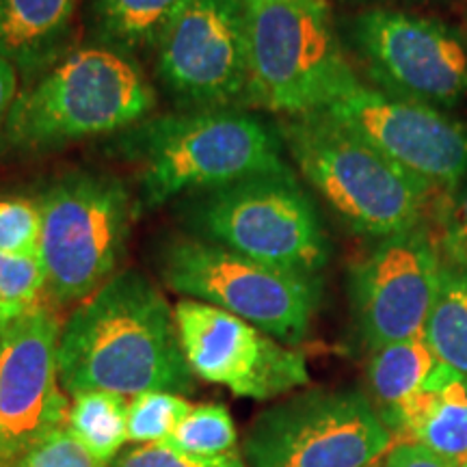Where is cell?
Segmentation results:
<instances>
[{
	"label": "cell",
	"mask_w": 467,
	"mask_h": 467,
	"mask_svg": "<svg viewBox=\"0 0 467 467\" xmlns=\"http://www.w3.org/2000/svg\"><path fill=\"white\" fill-rule=\"evenodd\" d=\"M57 364L69 396L110 392L134 399L195 389L173 307L139 271L117 273L78 303L61 325Z\"/></svg>",
	"instance_id": "obj_1"
},
{
	"label": "cell",
	"mask_w": 467,
	"mask_h": 467,
	"mask_svg": "<svg viewBox=\"0 0 467 467\" xmlns=\"http://www.w3.org/2000/svg\"><path fill=\"white\" fill-rule=\"evenodd\" d=\"M110 150L137 171L143 210L251 175L290 171L277 128L243 109L151 115L117 134Z\"/></svg>",
	"instance_id": "obj_2"
},
{
	"label": "cell",
	"mask_w": 467,
	"mask_h": 467,
	"mask_svg": "<svg viewBox=\"0 0 467 467\" xmlns=\"http://www.w3.org/2000/svg\"><path fill=\"white\" fill-rule=\"evenodd\" d=\"M277 130L307 184L350 232L383 241L424 225L437 192L327 110L285 117Z\"/></svg>",
	"instance_id": "obj_3"
},
{
	"label": "cell",
	"mask_w": 467,
	"mask_h": 467,
	"mask_svg": "<svg viewBox=\"0 0 467 467\" xmlns=\"http://www.w3.org/2000/svg\"><path fill=\"white\" fill-rule=\"evenodd\" d=\"M156 91L132 57L89 46L67 52L33 80L5 121V139L25 151H50L148 119Z\"/></svg>",
	"instance_id": "obj_4"
},
{
	"label": "cell",
	"mask_w": 467,
	"mask_h": 467,
	"mask_svg": "<svg viewBox=\"0 0 467 467\" xmlns=\"http://www.w3.org/2000/svg\"><path fill=\"white\" fill-rule=\"evenodd\" d=\"M243 7L247 107L301 117L327 110L359 85L325 0H255Z\"/></svg>",
	"instance_id": "obj_5"
},
{
	"label": "cell",
	"mask_w": 467,
	"mask_h": 467,
	"mask_svg": "<svg viewBox=\"0 0 467 467\" xmlns=\"http://www.w3.org/2000/svg\"><path fill=\"white\" fill-rule=\"evenodd\" d=\"M180 217L202 241L299 275L320 277L331 255L318 210L292 169L186 195Z\"/></svg>",
	"instance_id": "obj_6"
},
{
	"label": "cell",
	"mask_w": 467,
	"mask_h": 467,
	"mask_svg": "<svg viewBox=\"0 0 467 467\" xmlns=\"http://www.w3.org/2000/svg\"><path fill=\"white\" fill-rule=\"evenodd\" d=\"M46 296L52 306L85 301L124 258L132 202L115 175L69 171L39 197Z\"/></svg>",
	"instance_id": "obj_7"
},
{
	"label": "cell",
	"mask_w": 467,
	"mask_h": 467,
	"mask_svg": "<svg viewBox=\"0 0 467 467\" xmlns=\"http://www.w3.org/2000/svg\"><path fill=\"white\" fill-rule=\"evenodd\" d=\"M161 275L184 299L202 301L296 347L317 317L323 282L260 265L202 238H173L161 251Z\"/></svg>",
	"instance_id": "obj_8"
},
{
	"label": "cell",
	"mask_w": 467,
	"mask_h": 467,
	"mask_svg": "<svg viewBox=\"0 0 467 467\" xmlns=\"http://www.w3.org/2000/svg\"><path fill=\"white\" fill-rule=\"evenodd\" d=\"M392 446L368 394L318 388L262 411L244 437V459L249 467H370Z\"/></svg>",
	"instance_id": "obj_9"
},
{
	"label": "cell",
	"mask_w": 467,
	"mask_h": 467,
	"mask_svg": "<svg viewBox=\"0 0 467 467\" xmlns=\"http://www.w3.org/2000/svg\"><path fill=\"white\" fill-rule=\"evenodd\" d=\"M348 37L377 89L441 110L467 96V46L435 17L368 9L348 22Z\"/></svg>",
	"instance_id": "obj_10"
},
{
	"label": "cell",
	"mask_w": 467,
	"mask_h": 467,
	"mask_svg": "<svg viewBox=\"0 0 467 467\" xmlns=\"http://www.w3.org/2000/svg\"><path fill=\"white\" fill-rule=\"evenodd\" d=\"M154 55L156 76L180 110L247 107L249 52L241 0H191Z\"/></svg>",
	"instance_id": "obj_11"
},
{
	"label": "cell",
	"mask_w": 467,
	"mask_h": 467,
	"mask_svg": "<svg viewBox=\"0 0 467 467\" xmlns=\"http://www.w3.org/2000/svg\"><path fill=\"white\" fill-rule=\"evenodd\" d=\"M180 344L192 375L251 400H271L306 388L307 359L255 325L208 303L173 306Z\"/></svg>",
	"instance_id": "obj_12"
},
{
	"label": "cell",
	"mask_w": 467,
	"mask_h": 467,
	"mask_svg": "<svg viewBox=\"0 0 467 467\" xmlns=\"http://www.w3.org/2000/svg\"><path fill=\"white\" fill-rule=\"evenodd\" d=\"M327 113L437 195L467 175V121L441 109L359 83Z\"/></svg>",
	"instance_id": "obj_13"
},
{
	"label": "cell",
	"mask_w": 467,
	"mask_h": 467,
	"mask_svg": "<svg viewBox=\"0 0 467 467\" xmlns=\"http://www.w3.org/2000/svg\"><path fill=\"white\" fill-rule=\"evenodd\" d=\"M443 260L426 225L377 241L350 268L355 327L370 350L424 334Z\"/></svg>",
	"instance_id": "obj_14"
},
{
	"label": "cell",
	"mask_w": 467,
	"mask_h": 467,
	"mask_svg": "<svg viewBox=\"0 0 467 467\" xmlns=\"http://www.w3.org/2000/svg\"><path fill=\"white\" fill-rule=\"evenodd\" d=\"M61 323L44 303L0 334V467H9L66 429L67 399L58 379Z\"/></svg>",
	"instance_id": "obj_15"
},
{
	"label": "cell",
	"mask_w": 467,
	"mask_h": 467,
	"mask_svg": "<svg viewBox=\"0 0 467 467\" xmlns=\"http://www.w3.org/2000/svg\"><path fill=\"white\" fill-rule=\"evenodd\" d=\"M399 441H413L459 467L467 461V375L440 364L388 422Z\"/></svg>",
	"instance_id": "obj_16"
},
{
	"label": "cell",
	"mask_w": 467,
	"mask_h": 467,
	"mask_svg": "<svg viewBox=\"0 0 467 467\" xmlns=\"http://www.w3.org/2000/svg\"><path fill=\"white\" fill-rule=\"evenodd\" d=\"M76 7L78 0H0V57L37 80L67 55Z\"/></svg>",
	"instance_id": "obj_17"
},
{
	"label": "cell",
	"mask_w": 467,
	"mask_h": 467,
	"mask_svg": "<svg viewBox=\"0 0 467 467\" xmlns=\"http://www.w3.org/2000/svg\"><path fill=\"white\" fill-rule=\"evenodd\" d=\"M191 0H93L98 46L132 57L156 50Z\"/></svg>",
	"instance_id": "obj_18"
},
{
	"label": "cell",
	"mask_w": 467,
	"mask_h": 467,
	"mask_svg": "<svg viewBox=\"0 0 467 467\" xmlns=\"http://www.w3.org/2000/svg\"><path fill=\"white\" fill-rule=\"evenodd\" d=\"M440 364L424 334L372 350L368 361V399L385 426Z\"/></svg>",
	"instance_id": "obj_19"
},
{
	"label": "cell",
	"mask_w": 467,
	"mask_h": 467,
	"mask_svg": "<svg viewBox=\"0 0 467 467\" xmlns=\"http://www.w3.org/2000/svg\"><path fill=\"white\" fill-rule=\"evenodd\" d=\"M66 429L93 459L109 465L128 441V400L110 392L76 394Z\"/></svg>",
	"instance_id": "obj_20"
},
{
	"label": "cell",
	"mask_w": 467,
	"mask_h": 467,
	"mask_svg": "<svg viewBox=\"0 0 467 467\" xmlns=\"http://www.w3.org/2000/svg\"><path fill=\"white\" fill-rule=\"evenodd\" d=\"M424 337L443 366L467 375V271L443 262L441 282Z\"/></svg>",
	"instance_id": "obj_21"
},
{
	"label": "cell",
	"mask_w": 467,
	"mask_h": 467,
	"mask_svg": "<svg viewBox=\"0 0 467 467\" xmlns=\"http://www.w3.org/2000/svg\"><path fill=\"white\" fill-rule=\"evenodd\" d=\"M46 273L39 255L0 254V334L46 303Z\"/></svg>",
	"instance_id": "obj_22"
},
{
	"label": "cell",
	"mask_w": 467,
	"mask_h": 467,
	"mask_svg": "<svg viewBox=\"0 0 467 467\" xmlns=\"http://www.w3.org/2000/svg\"><path fill=\"white\" fill-rule=\"evenodd\" d=\"M236 440V426L227 407L219 402H203L191 407L182 422L162 443L197 457H219L232 452Z\"/></svg>",
	"instance_id": "obj_23"
},
{
	"label": "cell",
	"mask_w": 467,
	"mask_h": 467,
	"mask_svg": "<svg viewBox=\"0 0 467 467\" xmlns=\"http://www.w3.org/2000/svg\"><path fill=\"white\" fill-rule=\"evenodd\" d=\"M191 402L171 392H145L128 402V441L162 443L191 411Z\"/></svg>",
	"instance_id": "obj_24"
},
{
	"label": "cell",
	"mask_w": 467,
	"mask_h": 467,
	"mask_svg": "<svg viewBox=\"0 0 467 467\" xmlns=\"http://www.w3.org/2000/svg\"><path fill=\"white\" fill-rule=\"evenodd\" d=\"M429 230L441 260L467 271V186L435 195L433 227Z\"/></svg>",
	"instance_id": "obj_25"
},
{
	"label": "cell",
	"mask_w": 467,
	"mask_h": 467,
	"mask_svg": "<svg viewBox=\"0 0 467 467\" xmlns=\"http://www.w3.org/2000/svg\"><path fill=\"white\" fill-rule=\"evenodd\" d=\"M42 210L25 197H0V254L39 255Z\"/></svg>",
	"instance_id": "obj_26"
},
{
	"label": "cell",
	"mask_w": 467,
	"mask_h": 467,
	"mask_svg": "<svg viewBox=\"0 0 467 467\" xmlns=\"http://www.w3.org/2000/svg\"><path fill=\"white\" fill-rule=\"evenodd\" d=\"M107 467H249L236 451L219 457H197L167 443H139L121 451Z\"/></svg>",
	"instance_id": "obj_27"
},
{
	"label": "cell",
	"mask_w": 467,
	"mask_h": 467,
	"mask_svg": "<svg viewBox=\"0 0 467 467\" xmlns=\"http://www.w3.org/2000/svg\"><path fill=\"white\" fill-rule=\"evenodd\" d=\"M381 467H454L448 461L437 457L429 448L413 441H399L385 454Z\"/></svg>",
	"instance_id": "obj_28"
},
{
	"label": "cell",
	"mask_w": 467,
	"mask_h": 467,
	"mask_svg": "<svg viewBox=\"0 0 467 467\" xmlns=\"http://www.w3.org/2000/svg\"><path fill=\"white\" fill-rule=\"evenodd\" d=\"M16 93H17V69L14 63H9L7 58L0 57V126L7 121L16 104Z\"/></svg>",
	"instance_id": "obj_29"
},
{
	"label": "cell",
	"mask_w": 467,
	"mask_h": 467,
	"mask_svg": "<svg viewBox=\"0 0 467 467\" xmlns=\"http://www.w3.org/2000/svg\"><path fill=\"white\" fill-rule=\"evenodd\" d=\"M461 37H463V42L467 46V20H465V25H463V31H461Z\"/></svg>",
	"instance_id": "obj_30"
},
{
	"label": "cell",
	"mask_w": 467,
	"mask_h": 467,
	"mask_svg": "<svg viewBox=\"0 0 467 467\" xmlns=\"http://www.w3.org/2000/svg\"><path fill=\"white\" fill-rule=\"evenodd\" d=\"M241 3H243V5H247V3H255V0H241Z\"/></svg>",
	"instance_id": "obj_31"
},
{
	"label": "cell",
	"mask_w": 467,
	"mask_h": 467,
	"mask_svg": "<svg viewBox=\"0 0 467 467\" xmlns=\"http://www.w3.org/2000/svg\"><path fill=\"white\" fill-rule=\"evenodd\" d=\"M459 467H467V461H463V463H461Z\"/></svg>",
	"instance_id": "obj_32"
},
{
	"label": "cell",
	"mask_w": 467,
	"mask_h": 467,
	"mask_svg": "<svg viewBox=\"0 0 467 467\" xmlns=\"http://www.w3.org/2000/svg\"><path fill=\"white\" fill-rule=\"evenodd\" d=\"M370 467H381V465H379V463H375V465H370Z\"/></svg>",
	"instance_id": "obj_33"
},
{
	"label": "cell",
	"mask_w": 467,
	"mask_h": 467,
	"mask_svg": "<svg viewBox=\"0 0 467 467\" xmlns=\"http://www.w3.org/2000/svg\"><path fill=\"white\" fill-rule=\"evenodd\" d=\"M358 3H359V0H358Z\"/></svg>",
	"instance_id": "obj_34"
}]
</instances>
